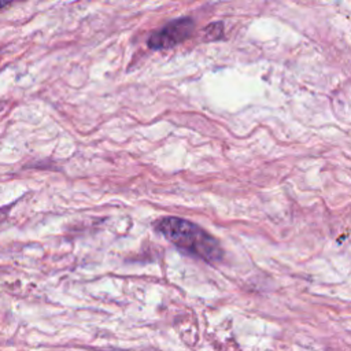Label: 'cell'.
Returning <instances> with one entry per match:
<instances>
[{
	"instance_id": "obj_4",
	"label": "cell",
	"mask_w": 351,
	"mask_h": 351,
	"mask_svg": "<svg viewBox=\"0 0 351 351\" xmlns=\"http://www.w3.org/2000/svg\"><path fill=\"white\" fill-rule=\"evenodd\" d=\"M16 1H22V0H0V10H3L5 7H10L11 4L16 3Z\"/></svg>"
},
{
	"instance_id": "obj_2",
	"label": "cell",
	"mask_w": 351,
	"mask_h": 351,
	"mask_svg": "<svg viewBox=\"0 0 351 351\" xmlns=\"http://www.w3.org/2000/svg\"><path fill=\"white\" fill-rule=\"evenodd\" d=\"M193 29L195 23L192 18H178L169 22L162 29L154 32L147 44L151 49H167L188 40L193 33Z\"/></svg>"
},
{
	"instance_id": "obj_1",
	"label": "cell",
	"mask_w": 351,
	"mask_h": 351,
	"mask_svg": "<svg viewBox=\"0 0 351 351\" xmlns=\"http://www.w3.org/2000/svg\"><path fill=\"white\" fill-rule=\"evenodd\" d=\"M156 229L178 250L207 263L219 262L223 250L219 241L199 225L178 217H163L155 222Z\"/></svg>"
},
{
	"instance_id": "obj_3",
	"label": "cell",
	"mask_w": 351,
	"mask_h": 351,
	"mask_svg": "<svg viewBox=\"0 0 351 351\" xmlns=\"http://www.w3.org/2000/svg\"><path fill=\"white\" fill-rule=\"evenodd\" d=\"M222 33H223V25L221 22H214V23H210L208 26H206L204 38L208 41L218 40L222 37Z\"/></svg>"
}]
</instances>
